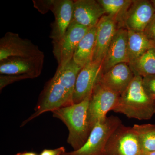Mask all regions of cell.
Returning a JSON list of instances; mask_svg holds the SVG:
<instances>
[{
  "label": "cell",
  "mask_w": 155,
  "mask_h": 155,
  "mask_svg": "<svg viewBox=\"0 0 155 155\" xmlns=\"http://www.w3.org/2000/svg\"><path fill=\"white\" fill-rule=\"evenodd\" d=\"M113 111L129 118L150 119L155 114V100L150 97L142 85V77L134 75L129 86L119 96Z\"/></svg>",
  "instance_id": "cell-1"
},
{
  "label": "cell",
  "mask_w": 155,
  "mask_h": 155,
  "mask_svg": "<svg viewBox=\"0 0 155 155\" xmlns=\"http://www.w3.org/2000/svg\"><path fill=\"white\" fill-rule=\"evenodd\" d=\"M90 97L81 102L52 112L53 117L61 120L68 128L69 134L67 142L72 147L73 150H77L83 146L92 129L88 117Z\"/></svg>",
  "instance_id": "cell-2"
},
{
  "label": "cell",
  "mask_w": 155,
  "mask_h": 155,
  "mask_svg": "<svg viewBox=\"0 0 155 155\" xmlns=\"http://www.w3.org/2000/svg\"><path fill=\"white\" fill-rule=\"evenodd\" d=\"M73 104V98L69 95L65 88L54 76L45 85L35 109L34 113L22 122L21 127H23L44 113L49 111L52 112Z\"/></svg>",
  "instance_id": "cell-3"
},
{
  "label": "cell",
  "mask_w": 155,
  "mask_h": 155,
  "mask_svg": "<svg viewBox=\"0 0 155 155\" xmlns=\"http://www.w3.org/2000/svg\"><path fill=\"white\" fill-rule=\"evenodd\" d=\"M122 124L118 117L113 116L107 117L105 121L95 125L83 146L77 150L66 152L62 155H104L109 138Z\"/></svg>",
  "instance_id": "cell-4"
},
{
  "label": "cell",
  "mask_w": 155,
  "mask_h": 155,
  "mask_svg": "<svg viewBox=\"0 0 155 155\" xmlns=\"http://www.w3.org/2000/svg\"><path fill=\"white\" fill-rule=\"evenodd\" d=\"M120 95L97 81L90 98L89 122L92 129L99 122L105 121L108 112L113 110Z\"/></svg>",
  "instance_id": "cell-5"
},
{
  "label": "cell",
  "mask_w": 155,
  "mask_h": 155,
  "mask_svg": "<svg viewBox=\"0 0 155 155\" xmlns=\"http://www.w3.org/2000/svg\"><path fill=\"white\" fill-rule=\"evenodd\" d=\"M137 135L132 127L121 124L106 145L104 155H143Z\"/></svg>",
  "instance_id": "cell-6"
},
{
  "label": "cell",
  "mask_w": 155,
  "mask_h": 155,
  "mask_svg": "<svg viewBox=\"0 0 155 155\" xmlns=\"http://www.w3.org/2000/svg\"><path fill=\"white\" fill-rule=\"evenodd\" d=\"M88 29L72 22L63 37L52 41L53 54L58 62V67H64L72 60L79 42Z\"/></svg>",
  "instance_id": "cell-7"
},
{
  "label": "cell",
  "mask_w": 155,
  "mask_h": 155,
  "mask_svg": "<svg viewBox=\"0 0 155 155\" xmlns=\"http://www.w3.org/2000/svg\"><path fill=\"white\" fill-rule=\"evenodd\" d=\"M44 54L31 57H11L0 61L1 75H25L30 79L41 74Z\"/></svg>",
  "instance_id": "cell-8"
},
{
  "label": "cell",
  "mask_w": 155,
  "mask_h": 155,
  "mask_svg": "<svg viewBox=\"0 0 155 155\" xmlns=\"http://www.w3.org/2000/svg\"><path fill=\"white\" fill-rule=\"evenodd\" d=\"M38 46L18 34L7 32L0 39V61L11 57H31L44 55Z\"/></svg>",
  "instance_id": "cell-9"
},
{
  "label": "cell",
  "mask_w": 155,
  "mask_h": 155,
  "mask_svg": "<svg viewBox=\"0 0 155 155\" xmlns=\"http://www.w3.org/2000/svg\"><path fill=\"white\" fill-rule=\"evenodd\" d=\"M155 15L151 1L134 0L119 28L144 31Z\"/></svg>",
  "instance_id": "cell-10"
},
{
  "label": "cell",
  "mask_w": 155,
  "mask_h": 155,
  "mask_svg": "<svg viewBox=\"0 0 155 155\" xmlns=\"http://www.w3.org/2000/svg\"><path fill=\"white\" fill-rule=\"evenodd\" d=\"M127 48V30L118 28L102 63L101 74L107 71L117 64H129Z\"/></svg>",
  "instance_id": "cell-11"
},
{
  "label": "cell",
  "mask_w": 155,
  "mask_h": 155,
  "mask_svg": "<svg viewBox=\"0 0 155 155\" xmlns=\"http://www.w3.org/2000/svg\"><path fill=\"white\" fill-rule=\"evenodd\" d=\"M102 64L91 61L82 67L78 75L73 103L78 104L91 96L101 70Z\"/></svg>",
  "instance_id": "cell-12"
},
{
  "label": "cell",
  "mask_w": 155,
  "mask_h": 155,
  "mask_svg": "<svg viewBox=\"0 0 155 155\" xmlns=\"http://www.w3.org/2000/svg\"><path fill=\"white\" fill-rule=\"evenodd\" d=\"M118 24L112 17L105 15L96 26L95 44L92 61L102 64L115 34Z\"/></svg>",
  "instance_id": "cell-13"
},
{
  "label": "cell",
  "mask_w": 155,
  "mask_h": 155,
  "mask_svg": "<svg viewBox=\"0 0 155 155\" xmlns=\"http://www.w3.org/2000/svg\"><path fill=\"white\" fill-rule=\"evenodd\" d=\"M105 15L104 9L97 1H73L72 22L88 28H92L96 26Z\"/></svg>",
  "instance_id": "cell-14"
},
{
  "label": "cell",
  "mask_w": 155,
  "mask_h": 155,
  "mask_svg": "<svg viewBox=\"0 0 155 155\" xmlns=\"http://www.w3.org/2000/svg\"><path fill=\"white\" fill-rule=\"evenodd\" d=\"M134 76L129 64L121 63L100 74L97 81L120 95L129 86Z\"/></svg>",
  "instance_id": "cell-15"
},
{
  "label": "cell",
  "mask_w": 155,
  "mask_h": 155,
  "mask_svg": "<svg viewBox=\"0 0 155 155\" xmlns=\"http://www.w3.org/2000/svg\"><path fill=\"white\" fill-rule=\"evenodd\" d=\"M73 1L52 0L51 11L54 16V21L51 24L50 38L52 41L61 39L72 22Z\"/></svg>",
  "instance_id": "cell-16"
},
{
  "label": "cell",
  "mask_w": 155,
  "mask_h": 155,
  "mask_svg": "<svg viewBox=\"0 0 155 155\" xmlns=\"http://www.w3.org/2000/svg\"><path fill=\"white\" fill-rule=\"evenodd\" d=\"M96 26L89 28L79 42L74 53L72 59L81 67H83L92 60L95 44Z\"/></svg>",
  "instance_id": "cell-17"
},
{
  "label": "cell",
  "mask_w": 155,
  "mask_h": 155,
  "mask_svg": "<svg viewBox=\"0 0 155 155\" xmlns=\"http://www.w3.org/2000/svg\"><path fill=\"white\" fill-rule=\"evenodd\" d=\"M153 48H155L154 46L147 38L143 31L127 30L129 64L135 61L147 51Z\"/></svg>",
  "instance_id": "cell-18"
},
{
  "label": "cell",
  "mask_w": 155,
  "mask_h": 155,
  "mask_svg": "<svg viewBox=\"0 0 155 155\" xmlns=\"http://www.w3.org/2000/svg\"><path fill=\"white\" fill-rule=\"evenodd\" d=\"M82 68L72 59L64 67H58L54 75L73 98L78 75Z\"/></svg>",
  "instance_id": "cell-19"
},
{
  "label": "cell",
  "mask_w": 155,
  "mask_h": 155,
  "mask_svg": "<svg viewBox=\"0 0 155 155\" xmlns=\"http://www.w3.org/2000/svg\"><path fill=\"white\" fill-rule=\"evenodd\" d=\"M134 1V0H133ZM133 0H98L106 15L117 22L118 27L122 23Z\"/></svg>",
  "instance_id": "cell-20"
},
{
  "label": "cell",
  "mask_w": 155,
  "mask_h": 155,
  "mask_svg": "<svg viewBox=\"0 0 155 155\" xmlns=\"http://www.w3.org/2000/svg\"><path fill=\"white\" fill-rule=\"evenodd\" d=\"M128 64L134 75L142 77L155 75V48L150 49L141 57Z\"/></svg>",
  "instance_id": "cell-21"
},
{
  "label": "cell",
  "mask_w": 155,
  "mask_h": 155,
  "mask_svg": "<svg viewBox=\"0 0 155 155\" xmlns=\"http://www.w3.org/2000/svg\"><path fill=\"white\" fill-rule=\"evenodd\" d=\"M134 130L138 137L143 153L155 151V125H134Z\"/></svg>",
  "instance_id": "cell-22"
},
{
  "label": "cell",
  "mask_w": 155,
  "mask_h": 155,
  "mask_svg": "<svg viewBox=\"0 0 155 155\" xmlns=\"http://www.w3.org/2000/svg\"><path fill=\"white\" fill-rule=\"evenodd\" d=\"M142 85L147 94L155 100V75L142 77Z\"/></svg>",
  "instance_id": "cell-23"
},
{
  "label": "cell",
  "mask_w": 155,
  "mask_h": 155,
  "mask_svg": "<svg viewBox=\"0 0 155 155\" xmlns=\"http://www.w3.org/2000/svg\"><path fill=\"white\" fill-rule=\"evenodd\" d=\"M30 79L29 77L25 75H0V89L2 90L4 87L16 81Z\"/></svg>",
  "instance_id": "cell-24"
},
{
  "label": "cell",
  "mask_w": 155,
  "mask_h": 155,
  "mask_svg": "<svg viewBox=\"0 0 155 155\" xmlns=\"http://www.w3.org/2000/svg\"><path fill=\"white\" fill-rule=\"evenodd\" d=\"M143 32L147 38L152 42L155 48V15Z\"/></svg>",
  "instance_id": "cell-25"
},
{
  "label": "cell",
  "mask_w": 155,
  "mask_h": 155,
  "mask_svg": "<svg viewBox=\"0 0 155 155\" xmlns=\"http://www.w3.org/2000/svg\"><path fill=\"white\" fill-rule=\"evenodd\" d=\"M35 7L42 14L51 10L52 0L49 1H33Z\"/></svg>",
  "instance_id": "cell-26"
},
{
  "label": "cell",
  "mask_w": 155,
  "mask_h": 155,
  "mask_svg": "<svg viewBox=\"0 0 155 155\" xmlns=\"http://www.w3.org/2000/svg\"><path fill=\"white\" fill-rule=\"evenodd\" d=\"M64 147H61L54 149H44L39 155H62L66 153Z\"/></svg>",
  "instance_id": "cell-27"
},
{
  "label": "cell",
  "mask_w": 155,
  "mask_h": 155,
  "mask_svg": "<svg viewBox=\"0 0 155 155\" xmlns=\"http://www.w3.org/2000/svg\"><path fill=\"white\" fill-rule=\"evenodd\" d=\"M14 155H39L38 154L34 152H20L17 153V154Z\"/></svg>",
  "instance_id": "cell-28"
},
{
  "label": "cell",
  "mask_w": 155,
  "mask_h": 155,
  "mask_svg": "<svg viewBox=\"0 0 155 155\" xmlns=\"http://www.w3.org/2000/svg\"><path fill=\"white\" fill-rule=\"evenodd\" d=\"M143 155H155V151L145 153H143Z\"/></svg>",
  "instance_id": "cell-29"
},
{
  "label": "cell",
  "mask_w": 155,
  "mask_h": 155,
  "mask_svg": "<svg viewBox=\"0 0 155 155\" xmlns=\"http://www.w3.org/2000/svg\"><path fill=\"white\" fill-rule=\"evenodd\" d=\"M151 1L152 2L153 5L154 7V8L155 10V0H153V1Z\"/></svg>",
  "instance_id": "cell-30"
}]
</instances>
